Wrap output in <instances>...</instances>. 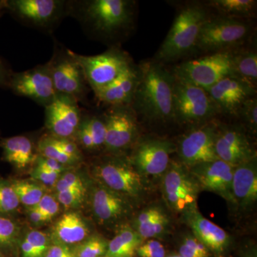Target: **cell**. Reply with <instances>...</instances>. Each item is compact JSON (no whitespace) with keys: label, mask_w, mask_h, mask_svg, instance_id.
<instances>
[{"label":"cell","mask_w":257,"mask_h":257,"mask_svg":"<svg viewBox=\"0 0 257 257\" xmlns=\"http://www.w3.org/2000/svg\"><path fill=\"white\" fill-rule=\"evenodd\" d=\"M136 2L132 0H84L68 2V15L74 17L94 39L117 42L135 27Z\"/></svg>","instance_id":"6da1fadb"},{"label":"cell","mask_w":257,"mask_h":257,"mask_svg":"<svg viewBox=\"0 0 257 257\" xmlns=\"http://www.w3.org/2000/svg\"><path fill=\"white\" fill-rule=\"evenodd\" d=\"M140 78L131 107L138 118L155 124L175 122L173 74L157 61L139 65Z\"/></svg>","instance_id":"7a4b0ae2"},{"label":"cell","mask_w":257,"mask_h":257,"mask_svg":"<svg viewBox=\"0 0 257 257\" xmlns=\"http://www.w3.org/2000/svg\"><path fill=\"white\" fill-rule=\"evenodd\" d=\"M209 18L207 8L203 5H189L179 10L157 52V62H175L196 50L199 32Z\"/></svg>","instance_id":"3957f363"},{"label":"cell","mask_w":257,"mask_h":257,"mask_svg":"<svg viewBox=\"0 0 257 257\" xmlns=\"http://www.w3.org/2000/svg\"><path fill=\"white\" fill-rule=\"evenodd\" d=\"M96 181L123 196L135 205L143 202L149 191V181L124 155H110L96 162L92 170Z\"/></svg>","instance_id":"277c9868"},{"label":"cell","mask_w":257,"mask_h":257,"mask_svg":"<svg viewBox=\"0 0 257 257\" xmlns=\"http://www.w3.org/2000/svg\"><path fill=\"white\" fill-rule=\"evenodd\" d=\"M253 32V26L241 19H208L198 37L196 50L214 53L236 50L242 46Z\"/></svg>","instance_id":"5b68a950"},{"label":"cell","mask_w":257,"mask_h":257,"mask_svg":"<svg viewBox=\"0 0 257 257\" xmlns=\"http://www.w3.org/2000/svg\"><path fill=\"white\" fill-rule=\"evenodd\" d=\"M174 121L184 125H199L210 121L219 114L207 91L174 77Z\"/></svg>","instance_id":"8992f818"},{"label":"cell","mask_w":257,"mask_h":257,"mask_svg":"<svg viewBox=\"0 0 257 257\" xmlns=\"http://www.w3.org/2000/svg\"><path fill=\"white\" fill-rule=\"evenodd\" d=\"M160 180L162 197L170 211L182 215L198 208L200 187L188 169L180 162L171 161Z\"/></svg>","instance_id":"52a82bcc"},{"label":"cell","mask_w":257,"mask_h":257,"mask_svg":"<svg viewBox=\"0 0 257 257\" xmlns=\"http://www.w3.org/2000/svg\"><path fill=\"white\" fill-rule=\"evenodd\" d=\"M232 51L214 52L179 64L174 77L208 91L216 83L233 76Z\"/></svg>","instance_id":"ba28073f"},{"label":"cell","mask_w":257,"mask_h":257,"mask_svg":"<svg viewBox=\"0 0 257 257\" xmlns=\"http://www.w3.org/2000/svg\"><path fill=\"white\" fill-rule=\"evenodd\" d=\"M5 12L31 28L52 32L68 15L64 0H1Z\"/></svg>","instance_id":"9c48e42d"},{"label":"cell","mask_w":257,"mask_h":257,"mask_svg":"<svg viewBox=\"0 0 257 257\" xmlns=\"http://www.w3.org/2000/svg\"><path fill=\"white\" fill-rule=\"evenodd\" d=\"M73 55L94 94L114 82L133 64L130 55L116 46L99 55H81L73 52Z\"/></svg>","instance_id":"30bf717a"},{"label":"cell","mask_w":257,"mask_h":257,"mask_svg":"<svg viewBox=\"0 0 257 257\" xmlns=\"http://www.w3.org/2000/svg\"><path fill=\"white\" fill-rule=\"evenodd\" d=\"M106 125L104 149L110 155H123L140 140L138 118L131 106H112L103 116Z\"/></svg>","instance_id":"8fae6325"},{"label":"cell","mask_w":257,"mask_h":257,"mask_svg":"<svg viewBox=\"0 0 257 257\" xmlns=\"http://www.w3.org/2000/svg\"><path fill=\"white\" fill-rule=\"evenodd\" d=\"M48 62L57 94L72 96L78 102L86 101L89 85L73 52L57 49Z\"/></svg>","instance_id":"7c38bea8"},{"label":"cell","mask_w":257,"mask_h":257,"mask_svg":"<svg viewBox=\"0 0 257 257\" xmlns=\"http://www.w3.org/2000/svg\"><path fill=\"white\" fill-rule=\"evenodd\" d=\"M176 146L163 138L139 140L128 157L136 170L150 182V178H162L171 163V155Z\"/></svg>","instance_id":"4fadbf2b"},{"label":"cell","mask_w":257,"mask_h":257,"mask_svg":"<svg viewBox=\"0 0 257 257\" xmlns=\"http://www.w3.org/2000/svg\"><path fill=\"white\" fill-rule=\"evenodd\" d=\"M8 89L16 95L29 98L44 107L57 95L49 62L23 72H13Z\"/></svg>","instance_id":"5bb4252c"},{"label":"cell","mask_w":257,"mask_h":257,"mask_svg":"<svg viewBox=\"0 0 257 257\" xmlns=\"http://www.w3.org/2000/svg\"><path fill=\"white\" fill-rule=\"evenodd\" d=\"M216 125H199L184 134L176 147L179 162L187 168L218 160L214 149Z\"/></svg>","instance_id":"9a60e30c"},{"label":"cell","mask_w":257,"mask_h":257,"mask_svg":"<svg viewBox=\"0 0 257 257\" xmlns=\"http://www.w3.org/2000/svg\"><path fill=\"white\" fill-rule=\"evenodd\" d=\"M90 204L94 218L106 227L121 226L133 214L135 204L128 199L96 182L92 186Z\"/></svg>","instance_id":"2e32d148"},{"label":"cell","mask_w":257,"mask_h":257,"mask_svg":"<svg viewBox=\"0 0 257 257\" xmlns=\"http://www.w3.org/2000/svg\"><path fill=\"white\" fill-rule=\"evenodd\" d=\"M78 101L72 96L57 94L45 106V127L56 138L73 140L82 116Z\"/></svg>","instance_id":"e0dca14e"},{"label":"cell","mask_w":257,"mask_h":257,"mask_svg":"<svg viewBox=\"0 0 257 257\" xmlns=\"http://www.w3.org/2000/svg\"><path fill=\"white\" fill-rule=\"evenodd\" d=\"M234 168V166L218 159L187 169L197 181L201 191L215 193L231 205L236 206L232 194Z\"/></svg>","instance_id":"ac0fdd59"},{"label":"cell","mask_w":257,"mask_h":257,"mask_svg":"<svg viewBox=\"0 0 257 257\" xmlns=\"http://www.w3.org/2000/svg\"><path fill=\"white\" fill-rule=\"evenodd\" d=\"M214 149L218 159L234 167L256 157L246 134L237 126H216Z\"/></svg>","instance_id":"d6986e66"},{"label":"cell","mask_w":257,"mask_h":257,"mask_svg":"<svg viewBox=\"0 0 257 257\" xmlns=\"http://www.w3.org/2000/svg\"><path fill=\"white\" fill-rule=\"evenodd\" d=\"M182 221L192 233L210 251L212 256L226 257L232 245L231 236L220 226L203 216L197 209L182 215Z\"/></svg>","instance_id":"ffe728a7"},{"label":"cell","mask_w":257,"mask_h":257,"mask_svg":"<svg viewBox=\"0 0 257 257\" xmlns=\"http://www.w3.org/2000/svg\"><path fill=\"white\" fill-rule=\"evenodd\" d=\"M256 89L236 77L230 76L216 83L207 92L219 113L238 116L243 103L256 96Z\"/></svg>","instance_id":"44dd1931"},{"label":"cell","mask_w":257,"mask_h":257,"mask_svg":"<svg viewBox=\"0 0 257 257\" xmlns=\"http://www.w3.org/2000/svg\"><path fill=\"white\" fill-rule=\"evenodd\" d=\"M140 78L139 66L133 64L114 82L96 92V98L110 107L131 106Z\"/></svg>","instance_id":"7402d4cb"},{"label":"cell","mask_w":257,"mask_h":257,"mask_svg":"<svg viewBox=\"0 0 257 257\" xmlns=\"http://www.w3.org/2000/svg\"><path fill=\"white\" fill-rule=\"evenodd\" d=\"M232 194L236 207L248 210L257 200L256 157L235 167L232 179Z\"/></svg>","instance_id":"603a6c76"},{"label":"cell","mask_w":257,"mask_h":257,"mask_svg":"<svg viewBox=\"0 0 257 257\" xmlns=\"http://www.w3.org/2000/svg\"><path fill=\"white\" fill-rule=\"evenodd\" d=\"M172 220L167 211L158 204L144 208L130 225L144 240L159 239L170 232Z\"/></svg>","instance_id":"cb8c5ba5"},{"label":"cell","mask_w":257,"mask_h":257,"mask_svg":"<svg viewBox=\"0 0 257 257\" xmlns=\"http://www.w3.org/2000/svg\"><path fill=\"white\" fill-rule=\"evenodd\" d=\"M91 235L90 229L78 213L69 211L61 216L52 230L51 241L72 248Z\"/></svg>","instance_id":"d4e9b609"},{"label":"cell","mask_w":257,"mask_h":257,"mask_svg":"<svg viewBox=\"0 0 257 257\" xmlns=\"http://www.w3.org/2000/svg\"><path fill=\"white\" fill-rule=\"evenodd\" d=\"M3 159L19 171L25 170L39 156L32 140L25 135L5 138L2 141Z\"/></svg>","instance_id":"484cf974"},{"label":"cell","mask_w":257,"mask_h":257,"mask_svg":"<svg viewBox=\"0 0 257 257\" xmlns=\"http://www.w3.org/2000/svg\"><path fill=\"white\" fill-rule=\"evenodd\" d=\"M144 239L130 225L119 226L113 239L108 243L104 257H135Z\"/></svg>","instance_id":"4316f807"},{"label":"cell","mask_w":257,"mask_h":257,"mask_svg":"<svg viewBox=\"0 0 257 257\" xmlns=\"http://www.w3.org/2000/svg\"><path fill=\"white\" fill-rule=\"evenodd\" d=\"M233 76L256 88L257 54L251 50L232 51Z\"/></svg>","instance_id":"83f0119b"},{"label":"cell","mask_w":257,"mask_h":257,"mask_svg":"<svg viewBox=\"0 0 257 257\" xmlns=\"http://www.w3.org/2000/svg\"><path fill=\"white\" fill-rule=\"evenodd\" d=\"M207 6L216 10L224 18L248 19L256 15L257 2L255 0H211Z\"/></svg>","instance_id":"f1b7e54d"},{"label":"cell","mask_w":257,"mask_h":257,"mask_svg":"<svg viewBox=\"0 0 257 257\" xmlns=\"http://www.w3.org/2000/svg\"><path fill=\"white\" fill-rule=\"evenodd\" d=\"M20 228L8 216L0 215V250L8 257H18Z\"/></svg>","instance_id":"f546056e"},{"label":"cell","mask_w":257,"mask_h":257,"mask_svg":"<svg viewBox=\"0 0 257 257\" xmlns=\"http://www.w3.org/2000/svg\"><path fill=\"white\" fill-rule=\"evenodd\" d=\"M50 236L40 230H31L21 239L18 257H45L51 244Z\"/></svg>","instance_id":"4dcf8cb0"},{"label":"cell","mask_w":257,"mask_h":257,"mask_svg":"<svg viewBox=\"0 0 257 257\" xmlns=\"http://www.w3.org/2000/svg\"><path fill=\"white\" fill-rule=\"evenodd\" d=\"M39 155L51 159L66 167H70L79 163L73 158L66 155L57 145L55 137L46 135L39 140L37 145Z\"/></svg>","instance_id":"1f68e13d"},{"label":"cell","mask_w":257,"mask_h":257,"mask_svg":"<svg viewBox=\"0 0 257 257\" xmlns=\"http://www.w3.org/2000/svg\"><path fill=\"white\" fill-rule=\"evenodd\" d=\"M12 185L18 195L20 204L27 207H35L42 197L45 195V190L41 186L28 181L15 180L11 182Z\"/></svg>","instance_id":"d6a6232c"},{"label":"cell","mask_w":257,"mask_h":257,"mask_svg":"<svg viewBox=\"0 0 257 257\" xmlns=\"http://www.w3.org/2000/svg\"><path fill=\"white\" fill-rule=\"evenodd\" d=\"M107 241L100 234H91L87 239L72 247L74 257H104Z\"/></svg>","instance_id":"836d02e7"},{"label":"cell","mask_w":257,"mask_h":257,"mask_svg":"<svg viewBox=\"0 0 257 257\" xmlns=\"http://www.w3.org/2000/svg\"><path fill=\"white\" fill-rule=\"evenodd\" d=\"M20 200L11 182L0 179V215L8 216L20 207Z\"/></svg>","instance_id":"e575fe53"},{"label":"cell","mask_w":257,"mask_h":257,"mask_svg":"<svg viewBox=\"0 0 257 257\" xmlns=\"http://www.w3.org/2000/svg\"><path fill=\"white\" fill-rule=\"evenodd\" d=\"M182 257H211L210 251L192 234L184 235L177 251Z\"/></svg>","instance_id":"d590c367"},{"label":"cell","mask_w":257,"mask_h":257,"mask_svg":"<svg viewBox=\"0 0 257 257\" xmlns=\"http://www.w3.org/2000/svg\"><path fill=\"white\" fill-rule=\"evenodd\" d=\"M88 127L92 137L94 151L104 149L106 138V125L103 116H87Z\"/></svg>","instance_id":"8d00e7d4"},{"label":"cell","mask_w":257,"mask_h":257,"mask_svg":"<svg viewBox=\"0 0 257 257\" xmlns=\"http://www.w3.org/2000/svg\"><path fill=\"white\" fill-rule=\"evenodd\" d=\"M241 118L251 133H256L257 130V99L256 96L250 98L243 103L240 108L238 116Z\"/></svg>","instance_id":"74e56055"},{"label":"cell","mask_w":257,"mask_h":257,"mask_svg":"<svg viewBox=\"0 0 257 257\" xmlns=\"http://www.w3.org/2000/svg\"><path fill=\"white\" fill-rule=\"evenodd\" d=\"M56 192H62L69 189H81L87 190L84 181L78 174L74 172H63L60 175L55 186Z\"/></svg>","instance_id":"f35d334b"},{"label":"cell","mask_w":257,"mask_h":257,"mask_svg":"<svg viewBox=\"0 0 257 257\" xmlns=\"http://www.w3.org/2000/svg\"><path fill=\"white\" fill-rule=\"evenodd\" d=\"M87 190L81 189H69L57 192L56 199L60 205L67 209L78 207L84 202Z\"/></svg>","instance_id":"ab89813d"},{"label":"cell","mask_w":257,"mask_h":257,"mask_svg":"<svg viewBox=\"0 0 257 257\" xmlns=\"http://www.w3.org/2000/svg\"><path fill=\"white\" fill-rule=\"evenodd\" d=\"M138 257H165L167 251L163 243L158 239L144 240L136 251Z\"/></svg>","instance_id":"60d3db41"},{"label":"cell","mask_w":257,"mask_h":257,"mask_svg":"<svg viewBox=\"0 0 257 257\" xmlns=\"http://www.w3.org/2000/svg\"><path fill=\"white\" fill-rule=\"evenodd\" d=\"M35 208L41 211L42 214L46 216L47 219L50 221L52 218L55 217L58 214L60 204L56 197L50 194H45Z\"/></svg>","instance_id":"b9f144b4"},{"label":"cell","mask_w":257,"mask_h":257,"mask_svg":"<svg viewBox=\"0 0 257 257\" xmlns=\"http://www.w3.org/2000/svg\"><path fill=\"white\" fill-rule=\"evenodd\" d=\"M61 175L62 174L48 172V171L42 170L37 167H35L32 172V177L35 180L38 181L44 186L49 187H55Z\"/></svg>","instance_id":"7bdbcfd3"},{"label":"cell","mask_w":257,"mask_h":257,"mask_svg":"<svg viewBox=\"0 0 257 257\" xmlns=\"http://www.w3.org/2000/svg\"><path fill=\"white\" fill-rule=\"evenodd\" d=\"M35 165V167L42 169V170L59 174L63 173L67 168L66 166L62 165V164L59 163L55 160L40 156V155L37 157Z\"/></svg>","instance_id":"ee69618b"},{"label":"cell","mask_w":257,"mask_h":257,"mask_svg":"<svg viewBox=\"0 0 257 257\" xmlns=\"http://www.w3.org/2000/svg\"><path fill=\"white\" fill-rule=\"evenodd\" d=\"M45 257H74L72 248L60 243L51 242Z\"/></svg>","instance_id":"f6af8a7d"},{"label":"cell","mask_w":257,"mask_h":257,"mask_svg":"<svg viewBox=\"0 0 257 257\" xmlns=\"http://www.w3.org/2000/svg\"><path fill=\"white\" fill-rule=\"evenodd\" d=\"M13 73L9 66L0 57V88L8 89L10 77Z\"/></svg>","instance_id":"bcb514c9"},{"label":"cell","mask_w":257,"mask_h":257,"mask_svg":"<svg viewBox=\"0 0 257 257\" xmlns=\"http://www.w3.org/2000/svg\"><path fill=\"white\" fill-rule=\"evenodd\" d=\"M28 217L32 224L35 225H42L50 221L46 216L44 215L41 211L35 207L29 209Z\"/></svg>","instance_id":"7dc6e473"},{"label":"cell","mask_w":257,"mask_h":257,"mask_svg":"<svg viewBox=\"0 0 257 257\" xmlns=\"http://www.w3.org/2000/svg\"><path fill=\"white\" fill-rule=\"evenodd\" d=\"M165 257H182L180 256V255L178 254V253L177 252H172L170 253H168V254H167V256Z\"/></svg>","instance_id":"c3c4849f"},{"label":"cell","mask_w":257,"mask_h":257,"mask_svg":"<svg viewBox=\"0 0 257 257\" xmlns=\"http://www.w3.org/2000/svg\"><path fill=\"white\" fill-rule=\"evenodd\" d=\"M5 12L4 8H3V4H2L1 1H0V18H1L2 15H3Z\"/></svg>","instance_id":"681fc988"},{"label":"cell","mask_w":257,"mask_h":257,"mask_svg":"<svg viewBox=\"0 0 257 257\" xmlns=\"http://www.w3.org/2000/svg\"><path fill=\"white\" fill-rule=\"evenodd\" d=\"M0 257H8L6 256V255L4 254V253H3V251H1V250H0Z\"/></svg>","instance_id":"f907efd6"}]
</instances>
